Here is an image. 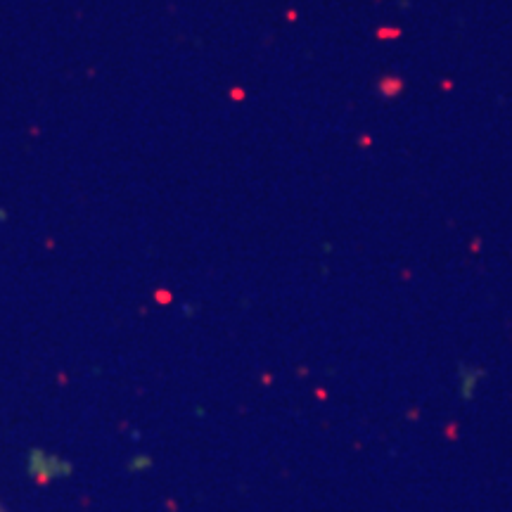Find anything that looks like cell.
I'll return each instance as SVG.
<instances>
[{
    "label": "cell",
    "instance_id": "cell-1",
    "mask_svg": "<svg viewBox=\"0 0 512 512\" xmlns=\"http://www.w3.org/2000/svg\"><path fill=\"white\" fill-rule=\"evenodd\" d=\"M0 512H3V510H0Z\"/></svg>",
    "mask_w": 512,
    "mask_h": 512
}]
</instances>
